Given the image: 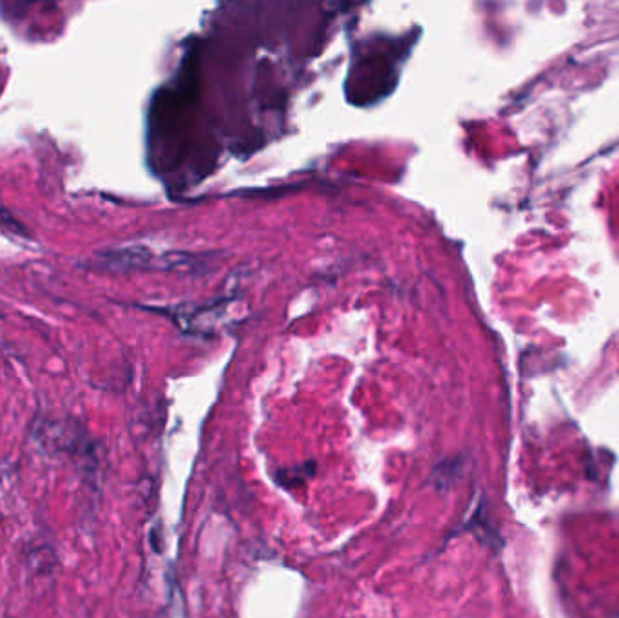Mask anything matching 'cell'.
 <instances>
[{
  "label": "cell",
  "mask_w": 619,
  "mask_h": 618,
  "mask_svg": "<svg viewBox=\"0 0 619 618\" xmlns=\"http://www.w3.org/2000/svg\"><path fill=\"white\" fill-rule=\"evenodd\" d=\"M313 472H315V463H303L301 466H294V468H285L279 470L277 473V482L283 484L285 488L294 486V484H303L308 479L312 477Z\"/></svg>",
  "instance_id": "6da1fadb"
}]
</instances>
